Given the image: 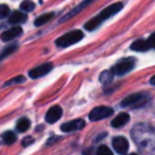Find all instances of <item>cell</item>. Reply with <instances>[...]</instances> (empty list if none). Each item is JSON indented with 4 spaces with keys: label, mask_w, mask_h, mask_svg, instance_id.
I'll return each mask as SVG.
<instances>
[{
    "label": "cell",
    "mask_w": 155,
    "mask_h": 155,
    "mask_svg": "<svg viewBox=\"0 0 155 155\" xmlns=\"http://www.w3.org/2000/svg\"><path fill=\"white\" fill-rule=\"evenodd\" d=\"M132 137L140 150L155 153V130L146 123H139L132 131Z\"/></svg>",
    "instance_id": "1"
},
{
    "label": "cell",
    "mask_w": 155,
    "mask_h": 155,
    "mask_svg": "<svg viewBox=\"0 0 155 155\" xmlns=\"http://www.w3.org/2000/svg\"><path fill=\"white\" fill-rule=\"evenodd\" d=\"M83 36H84V34H83L82 31L73 30L56 39L55 44L60 47H68V46H71L73 44L78 43V41H80L83 38Z\"/></svg>",
    "instance_id": "2"
},
{
    "label": "cell",
    "mask_w": 155,
    "mask_h": 155,
    "mask_svg": "<svg viewBox=\"0 0 155 155\" xmlns=\"http://www.w3.org/2000/svg\"><path fill=\"white\" fill-rule=\"evenodd\" d=\"M135 66V58H123V60L119 61L117 64H115L112 67V71L115 74L118 75H122L125 73L130 72L132 69Z\"/></svg>",
    "instance_id": "3"
},
{
    "label": "cell",
    "mask_w": 155,
    "mask_h": 155,
    "mask_svg": "<svg viewBox=\"0 0 155 155\" xmlns=\"http://www.w3.org/2000/svg\"><path fill=\"white\" fill-rule=\"evenodd\" d=\"M122 7H123V5L121 2L114 3V5H110V7H107L106 9H104L103 11L99 14V15L96 16V17H94V19L97 21L98 25H100L102 21H103V20L107 19L110 16H113V15H115L116 13H118V12L122 9Z\"/></svg>",
    "instance_id": "4"
},
{
    "label": "cell",
    "mask_w": 155,
    "mask_h": 155,
    "mask_svg": "<svg viewBox=\"0 0 155 155\" xmlns=\"http://www.w3.org/2000/svg\"><path fill=\"white\" fill-rule=\"evenodd\" d=\"M113 114V108L107 106H97L89 113V119L91 121H99L105 119Z\"/></svg>",
    "instance_id": "5"
},
{
    "label": "cell",
    "mask_w": 155,
    "mask_h": 155,
    "mask_svg": "<svg viewBox=\"0 0 155 155\" xmlns=\"http://www.w3.org/2000/svg\"><path fill=\"white\" fill-rule=\"evenodd\" d=\"M52 67H53V65L51 63H46V64H43L41 66H37L29 71V77L32 78V79H38V78L49 73L51 71Z\"/></svg>",
    "instance_id": "6"
},
{
    "label": "cell",
    "mask_w": 155,
    "mask_h": 155,
    "mask_svg": "<svg viewBox=\"0 0 155 155\" xmlns=\"http://www.w3.org/2000/svg\"><path fill=\"white\" fill-rule=\"evenodd\" d=\"M85 127V122L82 119H75L70 122H66L64 124H62L61 130L65 133H70V132H75V131H80L83 127Z\"/></svg>",
    "instance_id": "7"
},
{
    "label": "cell",
    "mask_w": 155,
    "mask_h": 155,
    "mask_svg": "<svg viewBox=\"0 0 155 155\" xmlns=\"http://www.w3.org/2000/svg\"><path fill=\"white\" fill-rule=\"evenodd\" d=\"M146 99V94H133L122 100L121 106L122 107H127V106H133L141 102L142 100Z\"/></svg>",
    "instance_id": "8"
},
{
    "label": "cell",
    "mask_w": 155,
    "mask_h": 155,
    "mask_svg": "<svg viewBox=\"0 0 155 155\" xmlns=\"http://www.w3.org/2000/svg\"><path fill=\"white\" fill-rule=\"evenodd\" d=\"M62 115H63L62 107L58 105H54L46 114V121L48 123H54L62 117Z\"/></svg>",
    "instance_id": "9"
},
{
    "label": "cell",
    "mask_w": 155,
    "mask_h": 155,
    "mask_svg": "<svg viewBox=\"0 0 155 155\" xmlns=\"http://www.w3.org/2000/svg\"><path fill=\"white\" fill-rule=\"evenodd\" d=\"M113 147L119 154H125L129 150V142L124 137H116L113 139Z\"/></svg>",
    "instance_id": "10"
},
{
    "label": "cell",
    "mask_w": 155,
    "mask_h": 155,
    "mask_svg": "<svg viewBox=\"0 0 155 155\" xmlns=\"http://www.w3.org/2000/svg\"><path fill=\"white\" fill-rule=\"evenodd\" d=\"M22 33V29L20 27H14V28L10 29V30L5 31L1 34V39L3 41H9L12 39L16 38V37L20 36Z\"/></svg>",
    "instance_id": "11"
},
{
    "label": "cell",
    "mask_w": 155,
    "mask_h": 155,
    "mask_svg": "<svg viewBox=\"0 0 155 155\" xmlns=\"http://www.w3.org/2000/svg\"><path fill=\"white\" fill-rule=\"evenodd\" d=\"M150 48H152V47H151L149 39H137V41H134L131 46L132 50H135V51H138V52H144L150 49Z\"/></svg>",
    "instance_id": "12"
},
{
    "label": "cell",
    "mask_w": 155,
    "mask_h": 155,
    "mask_svg": "<svg viewBox=\"0 0 155 155\" xmlns=\"http://www.w3.org/2000/svg\"><path fill=\"white\" fill-rule=\"evenodd\" d=\"M27 14H25L24 12H20V11H15L11 14L10 16V24L12 25H20V24H24V22L27 21Z\"/></svg>",
    "instance_id": "13"
},
{
    "label": "cell",
    "mask_w": 155,
    "mask_h": 155,
    "mask_svg": "<svg viewBox=\"0 0 155 155\" xmlns=\"http://www.w3.org/2000/svg\"><path fill=\"white\" fill-rule=\"evenodd\" d=\"M130 120V116L127 113H122V114L118 115L114 120L112 121V127H121L125 125Z\"/></svg>",
    "instance_id": "14"
},
{
    "label": "cell",
    "mask_w": 155,
    "mask_h": 155,
    "mask_svg": "<svg viewBox=\"0 0 155 155\" xmlns=\"http://www.w3.org/2000/svg\"><path fill=\"white\" fill-rule=\"evenodd\" d=\"M91 2H93V0H84V1H83V2L81 3L80 5H79V7L74 8V9H73L72 11L70 12V13L67 14V15L64 17V19L62 20V22H63V21H65V20H66V19H68V18L72 17V16H73V15H75V14H77V13H79V12H80L81 10H83V9H84V8H86L87 5H88L89 3H91Z\"/></svg>",
    "instance_id": "15"
},
{
    "label": "cell",
    "mask_w": 155,
    "mask_h": 155,
    "mask_svg": "<svg viewBox=\"0 0 155 155\" xmlns=\"http://www.w3.org/2000/svg\"><path fill=\"white\" fill-rule=\"evenodd\" d=\"M115 73L112 71V69L110 70H105L100 74V82L103 83V84H108L110 82H112L113 78H114Z\"/></svg>",
    "instance_id": "16"
},
{
    "label": "cell",
    "mask_w": 155,
    "mask_h": 155,
    "mask_svg": "<svg viewBox=\"0 0 155 155\" xmlns=\"http://www.w3.org/2000/svg\"><path fill=\"white\" fill-rule=\"evenodd\" d=\"M30 125H31V122L28 118H21L17 122L16 129H17V131L20 132V133H24V132H26L27 130H29Z\"/></svg>",
    "instance_id": "17"
},
{
    "label": "cell",
    "mask_w": 155,
    "mask_h": 155,
    "mask_svg": "<svg viewBox=\"0 0 155 155\" xmlns=\"http://www.w3.org/2000/svg\"><path fill=\"white\" fill-rule=\"evenodd\" d=\"M54 16L53 13H47V14H44V15H41L38 16V17L36 18V20H35L34 25L36 27H39V26H43V25H45L46 22H48L50 19H51L52 17Z\"/></svg>",
    "instance_id": "18"
},
{
    "label": "cell",
    "mask_w": 155,
    "mask_h": 155,
    "mask_svg": "<svg viewBox=\"0 0 155 155\" xmlns=\"http://www.w3.org/2000/svg\"><path fill=\"white\" fill-rule=\"evenodd\" d=\"M16 140V135L12 131H7L2 134V141L5 144H12Z\"/></svg>",
    "instance_id": "19"
},
{
    "label": "cell",
    "mask_w": 155,
    "mask_h": 155,
    "mask_svg": "<svg viewBox=\"0 0 155 155\" xmlns=\"http://www.w3.org/2000/svg\"><path fill=\"white\" fill-rule=\"evenodd\" d=\"M35 5L31 1V0H25L20 3V10L22 12H31L32 10H34Z\"/></svg>",
    "instance_id": "20"
},
{
    "label": "cell",
    "mask_w": 155,
    "mask_h": 155,
    "mask_svg": "<svg viewBox=\"0 0 155 155\" xmlns=\"http://www.w3.org/2000/svg\"><path fill=\"white\" fill-rule=\"evenodd\" d=\"M25 80H26V78L22 77V75H19V77H15V78H13L12 80L5 82V84H3V86L7 87V86H11V85H13V84H19V83L25 82Z\"/></svg>",
    "instance_id": "21"
},
{
    "label": "cell",
    "mask_w": 155,
    "mask_h": 155,
    "mask_svg": "<svg viewBox=\"0 0 155 155\" xmlns=\"http://www.w3.org/2000/svg\"><path fill=\"white\" fill-rule=\"evenodd\" d=\"M97 155H114L110 149L106 146H100L97 149Z\"/></svg>",
    "instance_id": "22"
},
{
    "label": "cell",
    "mask_w": 155,
    "mask_h": 155,
    "mask_svg": "<svg viewBox=\"0 0 155 155\" xmlns=\"http://www.w3.org/2000/svg\"><path fill=\"white\" fill-rule=\"evenodd\" d=\"M16 49H17V46H10V47L5 48V49L2 51V53H1V58H1V60H3V58H7L9 54L13 53Z\"/></svg>",
    "instance_id": "23"
},
{
    "label": "cell",
    "mask_w": 155,
    "mask_h": 155,
    "mask_svg": "<svg viewBox=\"0 0 155 155\" xmlns=\"http://www.w3.org/2000/svg\"><path fill=\"white\" fill-rule=\"evenodd\" d=\"M10 13V9L8 5H0V17L1 18H5Z\"/></svg>",
    "instance_id": "24"
},
{
    "label": "cell",
    "mask_w": 155,
    "mask_h": 155,
    "mask_svg": "<svg viewBox=\"0 0 155 155\" xmlns=\"http://www.w3.org/2000/svg\"><path fill=\"white\" fill-rule=\"evenodd\" d=\"M32 142H34V139H33L31 136H27V137L22 140L21 143H22V146H24V147H28L29 144H31Z\"/></svg>",
    "instance_id": "25"
},
{
    "label": "cell",
    "mask_w": 155,
    "mask_h": 155,
    "mask_svg": "<svg viewBox=\"0 0 155 155\" xmlns=\"http://www.w3.org/2000/svg\"><path fill=\"white\" fill-rule=\"evenodd\" d=\"M149 41H150L151 47L155 49V33H153V34L150 35V37H149Z\"/></svg>",
    "instance_id": "26"
},
{
    "label": "cell",
    "mask_w": 155,
    "mask_h": 155,
    "mask_svg": "<svg viewBox=\"0 0 155 155\" xmlns=\"http://www.w3.org/2000/svg\"><path fill=\"white\" fill-rule=\"evenodd\" d=\"M150 82H151V84H152V85H155V75L152 78V79H151Z\"/></svg>",
    "instance_id": "27"
},
{
    "label": "cell",
    "mask_w": 155,
    "mask_h": 155,
    "mask_svg": "<svg viewBox=\"0 0 155 155\" xmlns=\"http://www.w3.org/2000/svg\"><path fill=\"white\" fill-rule=\"evenodd\" d=\"M130 155H137V154H135V153H132V154H130Z\"/></svg>",
    "instance_id": "28"
}]
</instances>
